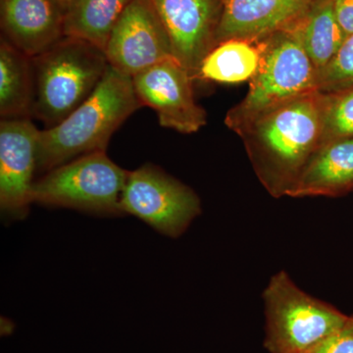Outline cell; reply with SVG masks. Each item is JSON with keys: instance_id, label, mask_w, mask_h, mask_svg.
Here are the masks:
<instances>
[{"instance_id": "1", "label": "cell", "mask_w": 353, "mask_h": 353, "mask_svg": "<svg viewBox=\"0 0 353 353\" xmlns=\"http://www.w3.org/2000/svg\"><path fill=\"white\" fill-rule=\"evenodd\" d=\"M326 103L324 92H308L262 114L239 134L271 196H289L321 146Z\"/></svg>"}, {"instance_id": "2", "label": "cell", "mask_w": 353, "mask_h": 353, "mask_svg": "<svg viewBox=\"0 0 353 353\" xmlns=\"http://www.w3.org/2000/svg\"><path fill=\"white\" fill-rule=\"evenodd\" d=\"M141 108L132 77L109 65L87 101L57 126L39 132L38 171L46 173L88 153L106 152L114 132Z\"/></svg>"}, {"instance_id": "3", "label": "cell", "mask_w": 353, "mask_h": 353, "mask_svg": "<svg viewBox=\"0 0 353 353\" xmlns=\"http://www.w3.org/2000/svg\"><path fill=\"white\" fill-rule=\"evenodd\" d=\"M32 59L34 79L32 118L43 122L46 129L57 126L87 101L109 67L101 48L66 36Z\"/></svg>"}, {"instance_id": "4", "label": "cell", "mask_w": 353, "mask_h": 353, "mask_svg": "<svg viewBox=\"0 0 353 353\" xmlns=\"http://www.w3.org/2000/svg\"><path fill=\"white\" fill-rule=\"evenodd\" d=\"M261 64L250 81L245 99L228 111L225 124L240 134L262 114L296 97L318 90V71L292 29L259 41Z\"/></svg>"}, {"instance_id": "5", "label": "cell", "mask_w": 353, "mask_h": 353, "mask_svg": "<svg viewBox=\"0 0 353 353\" xmlns=\"http://www.w3.org/2000/svg\"><path fill=\"white\" fill-rule=\"evenodd\" d=\"M264 347L270 353H309L340 328L348 315L310 296L280 271L263 292Z\"/></svg>"}, {"instance_id": "6", "label": "cell", "mask_w": 353, "mask_h": 353, "mask_svg": "<svg viewBox=\"0 0 353 353\" xmlns=\"http://www.w3.org/2000/svg\"><path fill=\"white\" fill-rule=\"evenodd\" d=\"M129 172L106 152L88 153L46 172L32 185V203L76 209L97 215H121Z\"/></svg>"}, {"instance_id": "7", "label": "cell", "mask_w": 353, "mask_h": 353, "mask_svg": "<svg viewBox=\"0 0 353 353\" xmlns=\"http://www.w3.org/2000/svg\"><path fill=\"white\" fill-rule=\"evenodd\" d=\"M121 209L158 233L179 238L201 215V202L187 185L155 165L145 164L129 172Z\"/></svg>"}, {"instance_id": "8", "label": "cell", "mask_w": 353, "mask_h": 353, "mask_svg": "<svg viewBox=\"0 0 353 353\" xmlns=\"http://www.w3.org/2000/svg\"><path fill=\"white\" fill-rule=\"evenodd\" d=\"M192 77L174 58L164 60L132 77L141 106L157 113L160 126L192 134L205 126L208 115L196 103Z\"/></svg>"}, {"instance_id": "9", "label": "cell", "mask_w": 353, "mask_h": 353, "mask_svg": "<svg viewBox=\"0 0 353 353\" xmlns=\"http://www.w3.org/2000/svg\"><path fill=\"white\" fill-rule=\"evenodd\" d=\"M111 67L130 77L173 58L170 41L150 0H132L104 50Z\"/></svg>"}, {"instance_id": "10", "label": "cell", "mask_w": 353, "mask_h": 353, "mask_svg": "<svg viewBox=\"0 0 353 353\" xmlns=\"http://www.w3.org/2000/svg\"><path fill=\"white\" fill-rule=\"evenodd\" d=\"M170 41L172 54L192 80L217 46L222 0H150Z\"/></svg>"}, {"instance_id": "11", "label": "cell", "mask_w": 353, "mask_h": 353, "mask_svg": "<svg viewBox=\"0 0 353 353\" xmlns=\"http://www.w3.org/2000/svg\"><path fill=\"white\" fill-rule=\"evenodd\" d=\"M39 132L32 118L0 122V206L13 219L26 217L32 203Z\"/></svg>"}, {"instance_id": "12", "label": "cell", "mask_w": 353, "mask_h": 353, "mask_svg": "<svg viewBox=\"0 0 353 353\" xmlns=\"http://www.w3.org/2000/svg\"><path fill=\"white\" fill-rule=\"evenodd\" d=\"M216 43L245 39L259 43L289 29L317 0H222Z\"/></svg>"}, {"instance_id": "13", "label": "cell", "mask_w": 353, "mask_h": 353, "mask_svg": "<svg viewBox=\"0 0 353 353\" xmlns=\"http://www.w3.org/2000/svg\"><path fill=\"white\" fill-rule=\"evenodd\" d=\"M64 17L58 0H0L2 38L31 58L63 38Z\"/></svg>"}, {"instance_id": "14", "label": "cell", "mask_w": 353, "mask_h": 353, "mask_svg": "<svg viewBox=\"0 0 353 353\" xmlns=\"http://www.w3.org/2000/svg\"><path fill=\"white\" fill-rule=\"evenodd\" d=\"M353 190V138L329 141L309 160L290 197L347 194Z\"/></svg>"}, {"instance_id": "15", "label": "cell", "mask_w": 353, "mask_h": 353, "mask_svg": "<svg viewBox=\"0 0 353 353\" xmlns=\"http://www.w3.org/2000/svg\"><path fill=\"white\" fill-rule=\"evenodd\" d=\"M34 79L32 59L1 38L0 115L1 119L32 118Z\"/></svg>"}, {"instance_id": "16", "label": "cell", "mask_w": 353, "mask_h": 353, "mask_svg": "<svg viewBox=\"0 0 353 353\" xmlns=\"http://www.w3.org/2000/svg\"><path fill=\"white\" fill-rule=\"evenodd\" d=\"M289 29L296 32L318 72L333 60L347 39L336 20L332 0H317Z\"/></svg>"}, {"instance_id": "17", "label": "cell", "mask_w": 353, "mask_h": 353, "mask_svg": "<svg viewBox=\"0 0 353 353\" xmlns=\"http://www.w3.org/2000/svg\"><path fill=\"white\" fill-rule=\"evenodd\" d=\"M132 0H71L64 17V36L105 50L109 37Z\"/></svg>"}, {"instance_id": "18", "label": "cell", "mask_w": 353, "mask_h": 353, "mask_svg": "<svg viewBox=\"0 0 353 353\" xmlns=\"http://www.w3.org/2000/svg\"><path fill=\"white\" fill-rule=\"evenodd\" d=\"M261 60V43L229 39L218 43L204 58L196 80L223 83L250 81L259 71Z\"/></svg>"}, {"instance_id": "19", "label": "cell", "mask_w": 353, "mask_h": 353, "mask_svg": "<svg viewBox=\"0 0 353 353\" xmlns=\"http://www.w3.org/2000/svg\"><path fill=\"white\" fill-rule=\"evenodd\" d=\"M326 94L321 145L336 139L353 138V85Z\"/></svg>"}, {"instance_id": "20", "label": "cell", "mask_w": 353, "mask_h": 353, "mask_svg": "<svg viewBox=\"0 0 353 353\" xmlns=\"http://www.w3.org/2000/svg\"><path fill=\"white\" fill-rule=\"evenodd\" d=\"M353 85V34L325 68L318 72L317 88L324 94L340 92Z\"/></svg>"}, {"instance_id": "21", "label": "cell", "mask_w": 353, "mask_h": 353, "mask_svg": "<svg viewBox=\"0 0 353 353\" xmlns=\"http://www.w3.org/2000/svg\"><path fill=\"white\" fill-rule=\"evenodd\" d=\"M309 353H353V314Z\"/></svg>"}, {"instance_id": "22", "label": "cell", "mask_w": 353, "mask_h": 353, "mask_svg": "<svg viewBox=\"0 0 353 353\" xmlns=\"http://www.w3.org/2000/svg\"><path fill=\"white\" fill-rule=\"evenodd\" d=\"M336 20L345 36L353 34V0H332Z\"/></svg>"}, {"instance_id": "23", "label": "cell", "mask_w": 353, "mask_h": 353, "mask_svg": "<svg viewBox=\"0 0 353 353\" xmlns=\"http://www.w3.org/2000/svg\"><path fill=\"white\" fill-rule=\"evenodd\" d=\"M61 6L63 7L64 10H66L67 7H68L70 2L71 0H58Z\"/></svg>"}]
</instances>
